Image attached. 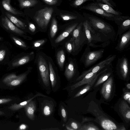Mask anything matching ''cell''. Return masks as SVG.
Wrapping results in <instances>:
<instances>
[{"label": "cell", "instance_id": "d590c367", "mask_svg": "<svg viewBox=\"0 0 130 130\" xmlns=\"http://www.w3.org/2000/svg\"><path fill=\"white\" fill-rule=\"evenodd\" d=\"M51 108L49 105H45L44 107L43 112L44 115L46 116H48L51 112Z\"/></svg>", "mask_w": 130, "mask_h": 130}, {"label": "cell", "instance_id": "f1b7e54d", "mask_svg": "<svg viewBox=\"0 0 130 130\" xmlns=\"http://www.w3.org/2000/svg\"><path fill=\"white\" fill-rule=\"evenodd\" d=\"M58 30V26L56 20L53 18L51 24L50 35L51 38H53L55 36Z\"/></svg>", "mask_w": 130, "mask_h": 130}, {"label": "cell", "instance_id": "681fc988", "mask_svg": "<svg viewBox=\"0 0 130 130\" xmlns=\"http://www.w3.org/2000/svg\"><path fill=\"white\" fill-rule=\"evenodd\" d=\"M66 128H67V129L69 130H74V129H72V128H70V127H69L68 126H67Z\"/></svg>", "mask_w": 130, "mask_h": 130}, {"label": "cell", "instance_id": "603a6c76", "mask_svg": "<svg viewBox=\"0 0 130 130\" xmlns=\"http://www.w3.org/2000/svg\"><path fill=\"white\" fill-rule=\"evenodd\" d=\"M101 126L105 129L112 130L117 129V127L112 121L109 120H105L101 123Z\"/></svg>", "mask_w": 130, "mask_h": 130}, {"label": "cell", "instance_id": "ab89813d", "mask_svg": "<svg viewBox=\"0 0 130 130\" xmlns=\"http://www.w3.org/2000/svg\"><path fill=\"white\" fill-rule=\"evenodd\" d=\"M12 100V99L9 98L0 99V104L7 103L10 102Z\"/></svg>", "mask_w": 130, "mask_h": 130}, {"label": "cell", "instance_id": "3957f363", "mask_svg": "<svg viewBox=\"0 0 130 130\" xmlns=\"http://www.w3.org/2000/svg\"><path fill=\"white\" fill-rule=\"evenodd\" d=\"M104 50L91 51L90 47L87 46L80 59V61L86 68L89 67L101 58L103 56Z\"/></svg>", "mask_w": 130, "mask_h": 130}, {"label": "cell", "instance_id": "f6af8a7d", "mask_svg": "<svg viewBox=\"0 0 130 130\" xmlns=\"http://www.w3.org/2000/svg\"><path fill=\"white\" fill-rule=\"evenodd\" d=\"M71 125L72 128L75 129H76L78 128V126L77 124L75 122H73L71 124Z\"/></svg>", "mask_w": 130, "mask_h": 130}, {"label": "cell", "instance_id": "2e32d148", "mask_svg": "<svg viewBox=\"0 0 130 130\" xmlns=\"http://www.w3.org/2000/svg\"><path fill=\"white\" fill-rule=\"evenodd\" d=\"M39 96H44L42 94L40 93H38L34 96L28 100L23 101L18 104L16 103H15L13 104H12L8 108L12 111H14L18 110L21 108L24 107L29 102L31 101L32 99L36 97Z\"/></svg>", "mask_w": 130, "mask_h": 130}, {"label": "cell", "instance_id": "484cf974", "mask_svg": "<svg viewBox=\"0 0 130 130\" xmlns=\"http://www.w3.org/2000/svg\"><path fill=\"white\" fill-rule=\"evenodd\" d=\"M20 7L22 8L31 7L36 4L37 0H18Z\"/></svg>", "mask_w": 130, "mask_h": 130}, {"label": "cell", "instance_id": "8d00e7d4", "mask_svg": "<svg viewBox=\"0 0 130 130\" xmlns=\"http://www.w3.org/2000/svg\"><path fill=\"white\" fill-rule=\"evenodd\" d=\"M90 85H88L86 86L83 89L81 90L79 92H78L74 96V97H76L81 95L85 93L87 91L89 90L90 89Z\"/></svg>", "mask_w": 130, "mask_h": 130}, {"label": "cell", "instance_id": "44dd1931", "mask_svg": "<svg viewBox=\"0 0 130 130\" xmlns=\"http://www.w3.org/2000/svg\"><path fill=\"white\" fill-rule=\"evenodd\" d=\"M6 15L8 19L17 27L22 29H25V26L23 22L8 12L6 13Z\"/></svg>", "mask_w": 130, "mask_h": 130}, {"label": "cell", "instance_id": "e0dca14e", "mask_svg": "<svg viewBox=\"0 0 130 130\" xmlns=\"http://www.w3.org/2000/svg\"><path fill=\"white\" fill-rule=\"evenodd\" d=\"M118 28L115 40H116L118 35L120 37L123 33L130 29V18L125 20L120 25L118 26Z\"/></svg>", "mask_w": 130, "mask_h": 130}, {"label": "cell", "instance_id": "4fadbf2b", "mask_svg": "<svg viewBox=\"0 0 130 130\" xmlns=\"http://www.w3.org/2000/svg\"><path fill=\"white\" fill-rule=\"evenodd\" d=\"M77 63L75 60L71 59L66 69L65 75L68 79H71L78 71Z\"/></svg>", "mask_w": 130, "mask_h": 130}, {"label": "cell", "instance_id": "4316f807", "mask_svg": "<svg viewBox=\"0 0 130 130\" xmlns=\"http://www.w3.org/2000/svg\"><path fill=\"white\" fill-rule=\"evenodd\" d=\"M30 59L29 56H26L13 62L12 65L13 67H16L23 65L28 62Z\"/></svg>", "mask_w": 130, "mask_h": 130}, {"label": "cell", "instance_id": "5b68a950", "mask_svg": "<svg viewBox=\"0 0 130 130\" xmlns=\"http://www.w3.org/2000/svg\"><path fill=\"white\" fill-rule=\"evenodd\" d=\"M116 57V55H110L104 60L94 65L89 69L83 71L77 78L78 80L82 79L86 74L90 72L96 73L112 67V63Z\"/></svg>", "mask_w": 130, "mask_h": 130}, {"label": "cell", "instance_id": "83f0119b", "mask_svg": "<svg viewBox=\"0 0 130 130\" xmlns=\"http://www.w3.org/2000/svg\"><path fill=\"white\" fill-rule=\"evenodd\" d=\"M57 59L58 65L61 68H62L65 59L64 52L63 50H61L58 52L57 55Z\"/></svg>", "mask_w": 130, "mask_h": 130}, {"label": "cell", "instance_id": "74e56055", "mask_svg": "<svg viewBox=\"0 0 130 130\" xmlns=\"http://www.w3.org/2000/svg\"><path fill=\"white\" fill-rule=\"evenodd\" d=\"M45 40H41L37 41L34 42L33 43L34 46V47H38L43 44L45 42Z\"/></svg>", "mask_w": 130, "mask_h": 130}, {"label": "cell", "instance_id": "cb8c5ba5", "mask_svg": "<svg viewBox=\"0 0 130 130\" xmlns=\"http://www.w3.org/2000/svg\"><path fill=\"white\" fill-rule=\"evenodd\" d=\"M27 73H24L18 76L16 78L8 83L7 85L12 86H16L21 84L26 78Z\"/></svg>", "mask_w": 130, "mask_h": 130}, {"label": "cell", "instance_id": "f546056e", "mask_svg": "<svg viewBox=\"0 0 130 130\" xmlns=\"http://www.w3.org/2000/svg\"><path fill=\"white\" fill-rule=\"evenodd\" d=\"M129 18L130 17L128 16H116L114 18V21L118 26H119L124 21Z\"/></svg>", "mask_w": 130, "mask_h": 130}, {"label": "cell", "instance_id": "4dcf8cb0", "mask_svg": "<svg viewBox=\"0 0 130 130\" xmlns=\"http://www.w3.org/2000/svg\"><path fill=\"white\" fill-rule=\"evenodd\" d=\"M18 76L14 74H10L5 77L3 80V82L7 84L16 78Z\"/></svg>", "mask_w": 130, "mask_h": 130}, {"label": "cell", "instance_id": "ac0fdd59", "mask_svg": "<svg viewBox=\"0 0 130 130\" xmlns=\"http://www.w3.org/2000/svg\"><path fill=\"white\" fill-rule=\"evenodd\" d=\"M26 114L28 117L30 119H34V112L36 109L35 102L31 101L24 107Z\"/></svg>", "mask_w": 130, "mask_h": 130}, {"label": "cell", "instance_id": "7dc6e473", "mask_svg": "<svg viewBox=\"0 0 130 130\" xmlns=\"http://www.w3.org/2000/svg\"><path fill=\"white\" fill-rule=\"evenodd\" d=\"M125 117L127 119H129L130 118V111L129 110L126 113L125 115Z\"/></svg>", "mask_w": 130, "mask_h": 130}, {"label": "cell", "instance_id": "52a82bcc", "mask_svg": "<svg viewBox=\"0 0 130 130\" xmlns=\"http://www.w3.org/2000/svg\"><path fill=\"white\" fill-rule=\"evenodd\" d=\"M81 9L92 12L103 18L109 21H114V18L117 16L106 12L98 5L96 2L91 3L83 6Z\"/></svg>", "mask_w": 130, "mask_h": 130}, {"label": "cell", "instance_id": "f5cc1de1", "mask_svg": "<svg viewBox=\"0 0 130 130\" xmlns=\"http://www.w3.org/2000/svg\"><path fill=\"white\" fill-rule=\"evenodd\" d=\"M1 39H2L0 37V40H1Z\"/></svg>", "mask_w": 130, "mask_h": 130}, {"label": "cell", "instance_id": "277c9868", "mask_svg": "<svg viewBox=\"0 0 130 130\" xmlns=\"http://www.w3.org/2000/svg\"><path fill=\"white\" fill-rule=\"evenodd\" d=\"M53 11L52 8L46 7L36 12L34 19L39 27L42 29L46 27L52 16Z\"/></svg>", "mask_w": 130, "mask_h": 130}, {"label": "cell", "instance_id": "ba28073f", "mask_svg": "<svg viewBox=\"0 0 130 130\" xmlns=\"http://www.w3.org/2000/svg\"><path fill=\"white\" fill-rule=\"evenodd\" d=\"M118 74L125 79L129 76L130 71L129 64L127 58L124 56L118 58L116 66Z\"/></svg>", "mask_w": 130, "mask_h": 130}, {"label": "cell", "instance_id": "7c38bea8", "mask_svg": "<svg viewBox=\"0 0 130 130\" xmlns=\"http://www.w3.org/2000/svg\"><path fill=\"white\" fill-rule=\"evenodd\" d=\"M1 23L5 28L10 32L20 35L24 34V31L14 25L7 16L2 18Z\"/></svg>", "mask_w": 130, "mask_h": 130}, {"label": "cell", "instance_id": "9a60e30c", "mask_svg": "<svg viewBox=\"0 0 130 130\" xmlns=\"http://www.w3.org/2000/svg\"><path fill=\"white\" fill-rule=\"evenodd\" d=\"M80 22H76L70 25L65 31L57 38L55 40V43H58L68 36Z\"/></svg>", "mask_w": 130, "mask_h": 130}, {"label": "cell", "instance_id": "ffe728a7", "mask_svg": "<svg viewBox=\"0 0 130 130\" xmlns=\"http://www.w3.org/2000/svg\"><path fill=\"white\" fill-rule=\"evenodd\" d=\"M10 0H3L2 4L3 7L6 10L15 15H19L22 13L13 8L10 4Z\"/></svg>", "mask_w": 130, "mask_h": 130}, {"label": "cell", "instance_id": "ee69618b", "mask_svg": "<svg viewBox=\"0 0 130 130\" xmlns=\"http://www.w3.org/2000/svg\"><path fill=\"white\" fill-rule=\"evenodd\" d=\"M124 99L127 100L129 103L130 101V93L129 92H128L125 94L124 96Z\"/></svg>", "mask_w": 130, "mask_h": 130}, {"label": "cell", "instance_id": "e575fe53", "mask_svg": "<svg viewBox=\"0 0 130 130\" xmlns=\"http://www.w3.org/2000/svg\"><path fill=\"white\" fill-rule=\"evenodd\" d=\"M95 0H74L72 4L73 6L75 7L80 6L86 1H94Z\"/></svg>", "mask_w": 130, "mask_h": 130}, {"label": "cell", "instance_id": "816d5d0a", "mask_svg": "<svg viewBox=\"0 0 130 130\" xmlns=\"http://www.w3.org/2000/svg\"><path fill=\"white\" fill-rule=\"evenodd\" d=\"M127 87L128 89H130V84H128L127 85Z\"/></svg>", "mask_w": 130, "mask_h": 130}, {"label": "cell", "instance_id": "8992f818", "mask_svg": "<svg viewBox=\"0 0 130 130\" xmlns=\"http://www.w3.org/2000/svg\"><path fill=\"white\" fill-rule=\"evenodd\" d=\"M83 21L81 22L72 32V38L74 40L76 49L79 52L86 44L87 40L83 25Z\"/></svg>", "mask_w": 130, "mask_h": 130}, {"label": "cell", "instance_id": "30bf717a", "mask_svg": "<svg viewBox=\"0 0 130 130\" xmlns=\"http://www.w3.org/2000/svg\"><path fill=\"white\" fill-rule=\"evenodd\" d=\"M108 68L105 69L96 73L90 72L86 74L82 78L83 79L81 81L71 86V89H74L85 84L89 82H93L99 75L106 71Z\"/></svg>", "mask_w": 130, "mask_h": 130}, {"label": "cell", "instance_id": "f35d334b", "mask_svg": "<svg viewBox=\"0 0 130 130\" xmlns=\"http://www.w3.org/2000/svg\"><path fill=\"white\" fill-rule=\"evenodd\" d=\"M45 3L49 5L56 4L58 2L57 0H42Z\"/></svg>", "mask_w": 130, "mask_h": 130}, {"label": "cell", "instance_id": "d4e9b609", "mask_svg": "<svg viewBox=\"0 0 130 130\" xmlns=\"http://www.w3.org/2000/svg\"><path fill=\"white\" fill-rule=\"evenodd\" d=\"M50 80L52 87H54L57 82L56 75L52 65L50 62H48Z\"/></svg>", "mask_w": 130, "mask_h": 130}, {"label": "cell", "instance_id": "7a4b0ae2", "mask_svg": "<svg viewBox=\"0 0 130 130\" xmlns=\"http://www.w3.org/2000/svg\"><path fill=\"white\" fill-rule=\"evenodd\" d=\"M85 19L87 20L92 27L97 31L102 34L108 39L115 40L116 34L113 27L102 19L88 13L83 12Z\"/></svg>", "mask_w": 130, "mask_h": 130}, {"label": "cell", "instance_id": "7402d4cb", "mask_svg": "<svg viewBox=\"0 0 130 130\" xmlns=\"http://www.w3.org/2000/svg\"><path fill=\"white\" fill-rule=\"evenodd\" d=\"M65 47L69 53L76 52L77 53L79 52L76 49L74 40L72 37L66 43Z\"/></svg>", "mask_w": 130, "mask_h": 130}, {"label": "cell", "instance_id": "8fae6325", "mask_svg": "<svg viewBox=\"0 0 130 130\" xmlns=\"http://www.w3.org/2000/svg\"><path fill=\"white\" fill-rule=\"evenodd\" d=\"M130 43V29L123 33L119 37V40L115 48L120 52L127 47Z\"/></svg>", "mask_w": 130, "mask_h": 130}, {"label": "cell", "instance_id": "d6986e66", "mask_svg": "<svg viewBox=\"0 0 130 130\" xmlns=\"http://www.w3.org/2000/svg\"><path fill=\"white\" fill-rule=\"evenodd\" d=\"M98 5L106 12L112 14L117 16L121 15L122 13L115 10L109 6L102 3L96 2Z\"/></svg>", "mask_w": 130, "mask_h": 130}, {"label": "cell", "instance_id": "60d3db41", "mask_svg": "<svg viewBox=\"0 0 130 130\" xmlns=\"http://www.w3.org/2000/svg\"><path fill=\"white\" fill-rule=\"evenodd\" d=\"M61 112L62 116L63 119L66 121L67 118V113L65 109L63 107L62 108Z\"/></svg>", "mask_w": 130, "mask_h": 130}, {"label": "cell", "instance_id": "d6a6232c", "mask_svg": "<svg viewBox=\"0 0 130 130\" xmlns=\"http://www.w3.org/2000/svg\"><path fill=\"white\" fill-rule=\"evenodd\" d=\"M12 38L17 44L22 47H26L27 46L25 43L20 39L13 36L12 37Z\"/></svg>", "mask_w": 130, "mask_h": 130}, {"label": "cell", "instance_id": "836d02e7", "mask_svg": "<svg viewBox=\"0 0 130 130\" xmlns=\"http://www.w3.org/2000/svg\"><path fill=\"white\" fill-rule=\"evenodd\" d=\"M96 2L107 5L113 8L116 7V4L112 0H95Z\"/></svg>", "mask_w": 130, "mask_h": 130}, {"label": "cell", "instance_id": "c3c4849f", "mask_svg": "<svg viewBox=\"0 0 130 130\" xmlns=\"http://www.w3.org/2000/svg\"><path fill=\"white\" fill-rule=\"evenodd\" d=\"M86 129L88 130H95L99 129L95 128V127H93L91 126L89 127L87 129Z\"/></svg>", "mask_w": 130, "mask_h": 130}, {"label": "cell", "instance_id": "5bb4252c", "mask_svg": "<svg viewBox=\"0 0 130 130\" xmlns=\"http://www.w3.org/2000/svg\"><path fill=\"white\" fill-rule=\"evenodd\" d=\"M111 75L103 85L101 90L102 94L104 98L106 100L109 98L111 92L113 79Z\"/></svg>", "mask_w": 130, "mask_h": 130}, {"label": "cell", "instance_id": "9c48e42d", "mask_svg": "<svg viewBox=\"0 0 130 130\" xmlns=\"http://www.w3.org/2000/svg\"><path fill=\"white\" fill-rule=\"evenodd\" d=\"M39 70L43 83L46 86L49 84V68L44 57L39 56L38 60Z\"/></svg>", "mask_w": 130, "mask_h": 130}, {"label": "cell", "instance_id": "6da1fadb", "mask_svg": "<svg viewBox=\"0 0 130 130\" xmlns=\"http://www.w3.org/2000/svg\"><path fill=\"white\" fill-rule=\"evenodd\" d=\"M83 25L86 37L87 46L104 47L109 44L110 40L102 34L95 30L87 20L85 19L83 21Z\"/></svg>", "mask_w": 130, "mask_h": 130}, {"label": "cell", "instance_id": "1f68e13d", "mask_svg": "<svg viewBox=\"0 0 130 130\" xmlns=\"http://www.w3.org/2000/svg\"><path fill=\"white\" fill-rule=\"evenodd\" d=\"M61 17L63 20L65 21L75 20L78 18V16L77 15L70 14H61Z\"/></svg>", "mask_w": 130, "mask_h": 130}, {"label": "cell", "instance_id": "7bdbcfd3", "mask_svg": "<svg viewBox=\"0 0 130 130\" xmlns=\"http://www.w3.org/2000/svg\"><path fill=\"white\" fill-rule=\"evenodd\" d=\"M6 53V51L4 50L0 51V61L3 60L4 57Z\"/></svg>", "mask_w": 130, "mask_h": 130}, {"label": "cell", "instance_id": "bcb514c9", "mask_svg": "<svg viewBox=\"0 0 130 130\" xmlns=\"http://www.w3.org/2000/svg\"><path fill=\"white\" fill-rule=\"evenodd\" d=\"M27 126L25 124H21L19 127V129L20 130H25L27 128Z\"/></svg>", "mask_w": 130, "mask_h": 130}, {"label": "cell", "instance_id": "b9f144b4", "mask_svg": "<svg viewBox=\"0 0 130 130\" xmlns=\"http://www.w3.org/2000/svg\"><path fill=\"white\" fill-rule=\"evenodd\" d=\"M29 28L30 30L32 32H35L36 29V27L35 25L32 23H29Z\"/></svg>", "mask_w": 130, "mask_h": 130}, {"label": "cell", "instance_id": "f907efd6", "mask_svg": "<svg viewBox=\"0 0 130 130\" xmlns=\"http://www.w3.org/2000/svg\"><path fill=\"white\" fill-rule=\"evenodd\" d=\"M5 114V113L2 111H0V115H2Z\"/></svg>", "mask_w": 130, "mask_h": 130}]
</instances>
